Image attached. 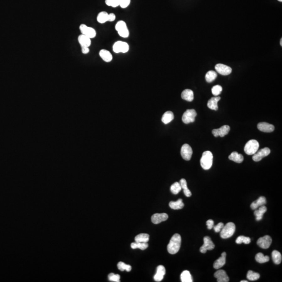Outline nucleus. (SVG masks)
I'll use <instances>...</instances> for the list:
<instances>
[{
    "instance_id": "obj_51",
    "label": "nucleus",
    "mask_w": 282,
    "mask_h": 282,
    "mask_svg": "<svg viewBox=\"0 0 282 282\" xmlns=\"http://www.w3.org/2000/svg\"><path fill=\"white\" fill-rule=\"evenodd\" d=\"M240 282H248V281H246V280H245V281H244V280H242V281H240Z\"/></svg>"
},
{
    "instance_id": "obj_31",
    "label": "nucleus",
    "mask_w": 282,
    "mask_h": 282,
    "mask_svg": "<svg viewBox=\"0 0 282 282\" xmlns=\"http://www.w3.org/2000/svg\"><path fill=\"white\" fill-rule=\"evenodd\" d=\"M181 282H192V278L191 275L190 274V272L188 271H184L181 273L180 275Z\"/></svg>"
},
{
    "instance_id": "obj_29",
    "label": "nucleus",
    "mask_w": 282,
    "mask_h": 282,
    "mask_svg": "<svg viewBox=\"0 0 282 282\" xmlns=\"http://www.w3.org/2000/svg\"><path fill=\"white\" fill-rule=\"evenodd\" d=\"M108 15L109 14H108L106 12H101L98 14L97 17V20L99 23H104L108 21Z\"/></svg>"
},
{
    "instance_id": "obj_47",
    "label": "nucleus",
    "mask_w": 282,
    "mask_h": 282,
    "mask_svg": "<svg viewBox=\"0 0 282 282\" xmlns=\"http://www.w3.org/2000/svg\"><path fill=\"white\" fill-rule=\"evenodd\" d=\"M224 226V224H223V223H219L218 224L216 225V226H214V229L215 232H220L221 229H222V228H223Z\"/></svg>"
},
{
    "instance_id": "obj_17",
    "label": "nucleus",
    "mask_w": 282,
    "mask_h": 282,
    "mask_svg": "<svg viewBox=\"0 0 282 282\" xmlns=\"http://www.w3.org/2000/svg\"><path fill=\"white\" fill-rule=\"evenodd\" d=\"M226 253L225 252L222 253L221 257L219 258L217 260L215 261L213 264V267L215 269H220L223 267L226 263Z\"/></svg>"
},
{
    "instance_id": "obj_23",
    "label": "nucleus",
    "mask_w": 282,
    "mask_h": 282,
    "mask_svg": "<svg viewBox=\"0 0 282 282\" xmlns=\"http://www.w3.org/2000/svg\"><path fill=\"white\" fill-rule=\"evenodd\" d=\"M181 98H183V99L189 102L193 101L194 99L193 91L191 89H185L181 93Z\"/></svg>"
},
{
    "instance_id": "obj_48",
    "label": "nucleus",
    "mask_w": 282,
    "mask_h": 282,
    "mask_svg": "<svg viewBox=\"0 0 282 282\" xmlns=\"http://www.w3.org/2000/svg\"><path fill=\"white\" fill-rule=\"evenodd\" d=\"M214 222L212 220H209L206 221V225H207V229H211L213 228Z\"/></svg>"
},
{
    "instance_id": "obj_22",
    "label": "nucleus",
    "mask_w": 282,
    "mask_h": 282,
    "mask_svg": "<svg viewBox=\"0 0 282 282\" xmlns=\"http://www.w3.org/2000/svg\"><path fill=\"white\" fill-rule=\"evenodd\" d=\"M258 210H255L254 214L256 217V220L257 221H260L263 218L264 214L267 212V208L265 206H261L260 207H258Z\"/></svg>"
},
{
    "instance_id": "obj_9",
    "label": "nucleus",
    "mask_w": 282,
    "mask_h": 282,
    "mask_svg": "<svg viewBox=\"0 0 282 282\" xmlns=\"http://www.w3.org/2000/svg\"><path fill=\"white\" fill-rule=\"evenodd\" d=\"M193 151L191 147L187 144L183 145L181 148V155L183 159L186 161H190L191 158Z\"/></svg>"
},
{
    "instance_id": "obj_37",
    "label": "nucleus",
    "mask_w": 282,
    "mask_h": 282,
    "mask_svg": "<svg viewBox=\"0 0 282 282\" xmlns=\"http://www.w3.org/2000/svg\"><path fill=\"white\" fill-rule=\"evenodd\" d=\"M236 242L237 244H241L244 243L245 244H249L251 242V239L249 237H245L243 236H240L237 238L236 240Z\"/></svg>"
},
{
    "instance_id": "obj_8",
    "label": "nucleus",
    "mask_w": 282,
    "mask_h": 282,
    "mask_svg": "<svg viewBox=\"0 0 282 282\" xmlns=\"http://www.w3.org/2000/svg\"><path fill=\"white\" fill-rule=\"evenodd\" d=\"M271 151L268 147H265L261 150L258 151L253 157V159L254 162H259L261 161L264 157L268 156L270 154Z\"/></svg>"
},
{
    "instance_id": "obj_53",
    "label": "nucleus",
    "mask_w": 282,
    "mask_h": 282,
    "mask_svg": "<svg viewBox=\"0 0 282 282\" xmlns=\"http://www.w3.org/2000/svg\"><path fill=\"white\" fill-rule=\"evenodd\" d=\"M278 1H280V2L282 1V0H278Z\"/></svg>"
},
{
    "instance_id": "obj_19",
    "label": "nucleus",
    "mask_w": 282,
    "mask_h": 282,
    "mask_svg": "<svg viewBox=\"0 0 282 282\" xmlns=\"http://www.w3.org/2000/svg\"><path fill=\"white\" fill-rule=\"evenodd\" d=\"M266 203H267V201H266V199H265V197L260 196L256 201L253 202L251 203L250 207H251L252 210H255L256 209H257L258 207L265 205L266 204Z\"/></svg>"
},
{
    "instance_id": "obj_36",
    "label": "nucleus",
    "mask_w": 282,
    "mask_h": 282,
    "mask_svg": "<svg viewBox=\"0 0 282 282\" xmlns=\"http://www.w3.org/2000/svg\"><path fill=\"white\" fill-rule=\"evenodd\" d=\"M182 189L180 183L176 182L170 187V191L174 194H177Z\"/></svg>"
},
{
    "instance_id": "obj_35",
    "label": "nucleus",
    "mask_w": 282,
    "mask_h": 282,
    "mask_svg": "<svg viewBox=\"0 0 282 282\" xmlns=\"http://www.w3.org/2000/svg\"><path fill=\"white\" fill-rule=\"evenodd\" d=\"M260 277V275L259 273L254 272L251 270L249 271L247 274V278L250 281H256V280L259 279Z\"/></svg>"
},
{
    "instance_id": "obj_41",
    "label": "nucleus",
    "mask_w": 282,
    "mask_h": 282,
    "mask_svg": "<svg viewBox=\"0 0 282 282\" xmlns=\"http://www.w3.org/2000/svg\"><path fill=\"white\" fill-rule=\"evenodd\" d=\"M105 3L108 6L116 8L120 5V0H106Z\"/></svg>"
},
{
    "instance_id": "obj_6",
    "label": "nucleus",
    "mask_w": 282,
    "mask_h": 282,
    "mask_svg": "<svg viewBox=\"0 0 282 282\" xmlns=\"http://www.w3.org/2000/svg\"><path fill=\"white\" fill-rule=\"evenodd\" d=\"M80 30L82 34L88 36V37L90 38L91 39L94 38L96 36V31L95 29L91 27L88 26L85 24L80 25Z\"/></svg>"
},
{
    "instance_id": "obj_4",
    "label": "nucleus",
    "mask_w": 282,
    "mask_h": 282,
    "mask_svg": "<svg viewBox=\"0 0 282 282\" xmlns=\"http://www.w3.org/2000/svg\"><path fill=\"white\" fill-rule=\"evenodd\" d=\"M259 148V142L255 140H251L245 145L244 151L247 154L251 155L254 154L258 151Z\"/></svg>"
},
{
    "instance_id": "obj_46",
    "label": "nucleus",
    "mask_w": 282,
    "mask_h": 282,
    "mask_svg": "<svg viewBox=\"0 0 282 282\" xmlns=\"http://www.w3.org/2000/svg\"><path fill=\"white\" fill-rule=\"evenodd\" d=\"M130 0H120V5L121 8H127L130 4Z\"/></svg>"
},
{
    "instance_id": "obj_49",
    "label": "nucleus",
    "mask_w": 282,
    "mask_h": 282,
    "mask_svg": "<svg viewBox=\"0 0 282 282\" xmlns=\"http://www.w3.org/2000/svg\"><path fill=\"white\" fill-rule=\"evenodd\" d=\"M115 15L114 13H110L108 15V22H113L115 20Z\"/></svg>"
},
{
    "instance_id": "obj_12",
    "label": "nucleus",
    "mask_w": 282,
    "mask_h": 282,
    "mask_svg": "<svg viewBox=\"0 0 282 282\" xmlns=\"http://www.w3.org/2000/svg\"><path fill=\"white\" fill-rule=\"evenodd\" d=\"M215 68L217 73L222 75H229L232 71L231 67L223 64H216Z\"/></svg>"
},
{
    "instance_id": "obj_32",
    "label": "nucleus",
    "mask_w": 282,
    "mask_h": 282,
    "mask_svg": "<svg viewBox=\"0 0 282 282\" xmlns=\"http://www.w3.org/2000/svg\"><path fill=\"white\" fill-rule=\"evenodd\" d=\"M256 261L260 263H264L265 262H268L270 260V258L268 256H264V254L262 253H258L257 254L255 257Z\"/></svg>"
},
{
    "instance_id": "obj_25",
    "label": "nucleus",
    "mask_w": 282,
    "mask_h": 282,
    "mask_svg": "<svg viewBox=\"0 0 282 282\" xmlns=\"http://www.w3.org/2000/svg\"><path fill=\"white\" fill-rule=\"evenodd\" d=\"M173 119H174V115H173V112L170 111H166L162 115V121L164 124L167 125V124L170 123V122H172Z\"/></svg>"
},
{
    "instance_id": "obj_39",
    "label": "nucleus",
    "mask_w": 282,
    "mask_h": 282,
    "mask_svg": "<svg viewBox=\"0 0 282 282\" xmlns=\"http://www.w3.org/2000/svg\"><path fill=\"white\" fill-rule=\"evenodd\" d=\"M128 28L126 24L123 20H120L119 21L116 25H115V30L117 31H120L121 30L124 29L125 28Z\"/></svg>"
},
{
    "instance_id": "obj_24",
    "label": "nucleus",
    "mask_w": 282,
    "mask_h": 282,
    "mask_svg": "<svg viewBox=\"0 0 282 282\" xmlns=\"http://www.w3.org/2000/svg\"><path fill=\"white\" fill-rule=\"evenodd\" d=\"M228 158L231 161H234V162L237 163H241L243 161V156H242V155L239 154L237 152H232Z\"/></svg>"
},
{
    "instance_id": "obj_16",
    "label": "nucleus",
    "mask_w": 282,
    "mask_h": 282,
    "mask_svg": "<svg viewBox=\"0 0 282 282\" xmlns=\"http://www.w3.org/2000/svg\"><path fill=\"white\" fill-rule=\"evenodd\" d=\"M166 274V270L163 265H159L157 268L156 274L154 276V279L156 282H161L164 279Z\"/></svg>"
},
{
    "instance_id": "obj_3",
    "label": "nucleus",
    "mask_w": 282,
    "mask_h": 282,
    "mask_svg": "<svg viewBox=\"0 0 282 282\" xmlns=\"http://www.w3.org/2000/svg\"><path fill=\"white\" fill-rule=\"evenodd\" d=\"M236 226L232 222L228 223L224 225L221 231L220 236L221 238L227 239L231 237L235 232Z\"/></svg>"
},
{
    "instance_id": "obj_1",
    "label": "nucleus",
    "mask_w": 282,
    "mask_h": 282,
    "mask_svg": "<svg viewBox=\"0 0 282 282\" xmlns=\"http://www.w3.org/2000/svg\"><path fill=\"white\" fill-rule=\"evenodd\" d=\"M181 238L179 234H174L167 246L168 253L171 254H175L178 253L181 246Z\"/></svg>"
},
{
    "instance_id": "obj_38",
    "label": "nucleus",
    "mask_w": 282,
    "mask_h": 282,
    "mask_svg": "<svg viewBox=\"0 0 282 282\" xmlns=\"http://www.w3.org/2000/svg\"><path fill=\"white\" fill-rule=\"evenodd\" d=\"M117 267L119 270H120L121 271H124L125 270H126L127 272H130L132 269L131 265L126 264L123 262H119Z\"/></svg>"
},
{
    "instance_id": "obj_34",
    "label": "nucleus",
    "mask_w": 282,
    "mask_h": 282,
    "mask_svg": "<svg viewBox=\"0 0 282 282\" xmlns=\"http://www.w3.org/2000/svg\"><path fill=\"white\" fill-rule=\"evenodd\" d=\"M217 77L216 72L214 71H210L206 74L205 80L208 83H210L214 81Z\"/></svg>"
},
{
    "instance_id": "obj_33",
    "label": "nucleus",
    "mask_w": 282,
    "mask_h": 282,
    "mask_svg": "<svg viewBox=\"0 0 282 282\" xmlns=\"http://www.w3.org/2000/svg\"><path fill=\"white\" fill-rule=\"evenodd\" d=\"M148 243L147 242H132L131 243V248L133 249H136L137 248H139L140 249L144 250L147 248L148 247Z\"/></svg>"
},
{
    "instance_id": "obj_27",
    "label": "nucleus",
    "mask_w": 282,
    "mask_h": 282,
    "mask_svg": "<svg viewBox=\"0 0 282 282\" xmlns=\"http://www.w3.org/2000/svg\"><path fill=\"white\" fill-rule=\"evenodd\" d=\"M150 240V236L147 234H140L135 237L136 242H147Z\"/></svg>"
},
{
    "instance_id": "obj_13",
    "label": "nucleus",
    "mask_w": 282,
    "mask_h": 282,
    "mask_svg": "<svg viewBox=\"0 0 282 282\" xmlns=\"http://www.w3.org/2000/svg\"><path fill=\"white\" fill-rule=\"evenodd\" d=\"M168 218L166 213H156L152 216V221L155 224H158L162 221H165Z\"/></svg>"
},
{
    "instance_id": "obj_7",
    "label": "nucleus",
    "mask_w": 282,
    "mask_h": 282,
    "mask_svg": "<svg viewBox=\"0 0 282 282\" xmlns=\"http://www.w3.org/2000/svg\"><path fill=\"white\" fill-rule=\"evenodd\" d=\"M204 240V244L200 248V252L202 253H206L207 250H212L215 248V245L212 242L210 237L209 236H205L203 239Z\"/></svg>"
},
{
    "instance_id": "obj_21",
    "label": "nucleus",
    "mask_w": 282,
    "mask_h": 282,
    "mask_svg": "<svg viewBox=\"0 0 282 282\" xmlns=\"http://www.w3.org/2000/svg\"><path fill=\"white\" fill-rule=\"evenodd\" d=\"M99 56L100 58L106 62H110L113 59L111 53L105 49H102L100 51Z\"/></svg>"
},
{
    "instance_id": "obj_10",
    "label": "nucleus",
    "mask_w": 282,
    "mask_h": 282,
    "mask_svg": "<svg viewBox=\"0 0 282 282\" xmlns=\"http://www.w3.org/2000/svg\"><path fill=\"white\" fill-rule=\"evenodd\" d=\"M272 242V240L271 237H270V236L266 235L263 237H261L258 240L257 245L262 249H267L270 247L271 245Z\"/></svg>"
},
{
    "instance_id": "obj_52",
    "label": "nucleus",
    "mask_w": 282,
    "mask_h": 282,
    "mask_svg": "<svg viewBox=\"0 0 282 282\" xmlns=\"http://www.w3.org/2000/svg\"><path fill=\"white\" fill-rule=\"evenodd\" d=\"M280 45H281V46L282 45V39H281V41H280Z\"/></svg>"
},
{
    "instance_id": "obj_45",
    "label": "nucleus",
    "mask_w": 282,
    "mask_h": 282,
    "mask_svg": "<svg viewBox=\"0 0 282 282\" xmlns=\"http://www.w3.org/2000/svg\"><path fill=\"white\" fill-rule=\"evenodd\" d=\"M129 50V45L128 43L122 41L121 48V52L122 53H126Z\"/></svg>"
},
{
    "instance_id": "obj_5",
    "label": "nucleus",
    "mask_w": 282,
    "mask_h": 282,
    "mask_svg": "<svg viewBox=\"0 0 282 282\" xmlns=\"http://www.w3.org/2000/svg\"><path fill=\"white\" fill-rule=\"evenodd\" d=\"M197 114L194 109H188L184 112L182 117L183 122L189 124L194 122Z\"/></svg>"
},
{
    "instance_id": "obj_42",
    "label": "nucleus",
    "mask_w": 282,
    "mask_h": 282,
    "mask_svg": "<svg viewBox=\"0 0 282 282\" xmlns=\"http://www.w3.org/2000/svg\"><path fill=\"white\" fill-rule=\"evenodd\" d=\"M122 41H118L115 42L113 45V50L115 53H120L121 52V48Z\"/></svg>"
},
{
    "instance_id": "obj_18",
    "label": "nucleus",
    "mask_w": 282,
    "mask_h": 282,
    "mask_svg": "<svg viewBox=\"0 0 282 282\" xmlns=\"http://www.w3.org/2000/svg\"><path fill=\"white\" fill-rule=\"evenodd\" d=\"M220 99H221L220 97L217 96L215 97H212L208 101L207 107L212 110H217L218 109L217 103L218 101H220Z\"/></svg>"
},
{
    "instance_id": "obj_2",
    "label": "nucleus",
    "mask_w": 282,
    "mask_h": 282,
    "mask_svg": "<svg viewBox=\"0 0 282 282\" xmlns=\"http://www.w3.org/2000/svg\"><path fill=\"white\" fill-rule=\"evenodd\" d=\"M213 160V156L211 152H204L203 153L202 156L200 159V164L201 167L204 170H209L212 167Z\"/></svg>"
},
{
    "instance_id": "obj_50",
    "label": "nucleus",
    "mask_w": 282,
    "mask_h": 282,
    "mask_svg": "<svg viewBox=\"0 0 282 282\" xmlns=\"http://www.w3.org/2000/svg\"><path fill=\"white\" fill-rule=\"evenodd\" d=\"M89 47H82V52L83 53V54H85V55H86V54H88V53H89Z\"/></svg>"
},
{
    "instance_id": "obj_26",
    "label": "nucleus",
    "mask_w": 282,
    "mask_h": 282,
    "mask_svg": "<svg viewBox=\"0 0 282 282\" xmlns=\"http://www.w3.org/2000/svg\"><path fill=\"white\" fill-rule=\"evenodd\" d=\"M169 205L171 209L173 210H180L184 207V203H183V200L179 199L176 202L171 201L169 203Z\"/></svg>"
},
{
    "instance_id": "obj_28",
    "label": "nucleus",
    "mask_w": 282,
    "mask_h": 282,
    "mask_svg": "<svg viewBox=\"0 0 282 282\" xmlns=\"http://www.w3.org/2000/svg\"><path fill=\"white\" fill-rule=\"evenodd\" d=\"M272 257L273 262L276 264H279L282 262V255H281V253L277 250H274L272 252Z\"/></svg>"
},
{
    "instance_id": "obj_20",
    "label": "nucleus",
    "mask_w": 282,
    "mask_h": 282,
    "mask_svg": "<svg viewBox=\"0 0 282 282\" xmlns=\"http://www.w3.org/2000/svg\"><path fill=\"white\" fill-rule=\"evenodd\" d=\"M78 41L80 45L82 47H89L91 45V39L88 36L82 34L78 36Z\"/></svg>"
},
{
    "instance_id": "obj_15",
    "label": "nucleus",
    "mask_w": 282,
    "mask_h": 282,
    "mask_svg": "<svg viewBox=\"0 0 282 282\" xmlns=\"http://www.w3.org/2000/svg\"><path fill=\"white\" fill-rule=\"evenodd\" d=\"M214 277L216 278L218 282H228L229 281V278L224 270H218L214 273Z\"/></svg>"
},
{
    "instance_id": "obj_44",
    "label": "nucleus",
    "mask_w": 282,
    "mask_h": 282,
    "mask_svg": "<svg viewBox=\"0 0 282 282\" xmlns=\"http://www.w3.org/2000/svg\"><path fill=\"white\" fill-rule=\"evenodd\" d=\"M118 33L119 35V36L121 37L127 38L129 36V31L128 28H125L124 29L118 31Z\"/></svg>"
},
{
    "instance_id": "obj_43",
    "label": "nucleus",
    "mask_w": 282,
    "mask_h": 282,
    "mask_svg": "<svg viewBox=\"0 0 282 282\" xmlns=\"http://www.w3.org/2000/svg\"><path fill=\"white\" fill-rule=\"evenodd\" d=\"M108 279L109 281L112 282H120V276L119 274H114V273H110L108 275Z\"/></svg>"
},
{
    "instance_id": "obj_14",
    "label": "nucleus",
    "mask_w": 282,
    "mask_h": 282,
    "mask_svg": "<svg viewBox=\"0 0 282 282\" xmlns=\"http://www.w3.org/2000/svg\"><path fill=\"white\" fill-rule=\"evenodd\" d=\"M258 129L263 132L270 133L274 130L275 127L273 125L267 122H260L258 125Z\"/></svg>"
},
{
    "instance_id": "obj_40",
    "label": "nucleus",
    "mask_w": 282,
    "mask_h": 282,
    "mask_svg": "<svg viewBox=\"0 0 282 282\" xmlns=\"http://www.w3.org/2000/svg\"><path fill=\"white\" fill-rule=\"evenodd\" d=\"M222 87L220 85H215L213 86L212 88V94H213L215 96H217L218 95H220L222 92Z\"/></svg>"
},
{
    "instance_id": "obj_11",
    "label": "nucleus",
    "mask_w": 282,
    "mask_h": 282,
    "mask_svg": "<svg viewBox=\"0 0 282 282\" xmlns=\"http://www.w3.org/2000/svg\"><path fill=\"white\" fill-rule=\"evenodd\" d=\"M231 130V128L228 125H224L219 129H214L212 130V134L215 137L220 136L221 137H224V136L228 134Z\"/></svg>"
},
{
    "instance_id": "obj_30",
    "label": "nucleus",
    "mask_w": 282,
    "mask_h": 282,
    "mask_svg": "<svg viewBox=\"0 0 282 282\" xmlns=\"http://www.w3.org/2000/svg\"><path fill=\"white\" fill-rule=\"evenodd\" d=\"M180 184L181 185V188L184 189V192L186 196L190 197L191 196L192 193L190 190L188 188L187 183L186 180L184 179H181L180 181Z\"/></svg>"
}]
</instances>
